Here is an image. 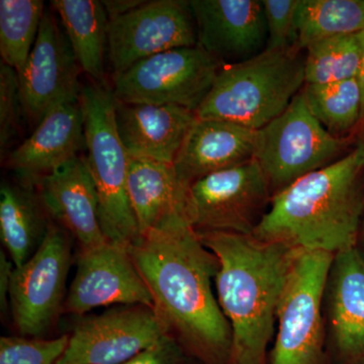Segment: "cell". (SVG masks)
Wrapping results in <instances>:
<instances>
[{"instance_id": "obj_13", "label": "cell", "mask_w": 364, "mask_h": 364, "mask_svg": "<svg viewBox=\"0 0 364 364\" xmlns=\"http://www.w3.org/2000/svg\"><path fill=\"white\" fill-rule=\"evenodd\" d=\"M112 305H140L155 311L152 294L128 249L107 242L79 252L77 269L64 308L66 312L85 315Z\"/></svg>"}, {"instance_id": "obj_14", "label": "cell", "mask_w": 364, "mask_h": 364, "mask_svg": "<svg viewBox=\"0 0 364 364\" xmlns=\"http://www.w3.org/2000/svg\"><path fill=\"white\" fill-rule=\"evenodd\" d=\"M51 9H45L37 40L25 68L18 74L23 112L38 124L50 107L78 93L81 87L80 66L58 16Z\"/></svg>"}, {"instance_id": "obj_36", "label": "cell", "mask_w": 364, "mask_h": 364, "mask_svg": "<svg viewBox=\"0 0 364 364\" xmlns=\"http://www.w3.org/2000/svg\"><path fill=\"white\" fill-rule=\"evenodd\" d=\"M359 235H360L361 239H363V243L364 245V218L363 223H360V228H359Z\"/></svg>"}, {"instance_id": "obj_26", "label": "cell", "mask_w": 364, "mask_h": 364, "mask_svg": "<svg viewBox=\"0 0 364 364\" xmlns=\"http://www.w3.org/2000/svg\"><path fill=\"white\" fill-rule=\"evenodd\" d=\"M306 51V85H329L358 77L363 57L360 33L318 41Z\"/></svg>"}, {"instance_id": "obj_19", "label": "cell", "mask_w": 364, "mask_h": 364, "mask_svg": "<svg viewBox=\"0 0 364 364\" xmlns=\"http://www.w3.org/2000/svg\"><path fill=\"white\" fill-rule=\"evenodd\" d=\"M46 212L78 241L80 250L107 243L85 158L77 156L33 184Z\"/></svg>"}, {"instance_id": "obj_30", "label": "cell", "mask_w": 364, "mask_h": 364, "mask_svg": "<svg viewBox=\"0 0 364 364\" xmlns=\"http://www.w3.org/2000/svg\"><path fill=\"white\" fill-rule=\"evenodd\" d=\"M23 112L18 72L0 63V150L1 157L11 140L18 135Z\"/></svg>"}, {"instance_id": "obj_10", "label": "cell", "mask_w": 364, "mask_h": 364, "mask_svg": "<svg viewBox=\"0 0 364 364\" xmlns=\"http://www.w3.org/2000/svg\"><path fill=\"white\" fill-rule=\"evenodd\" d=\"M71 263L69 233L50 222L39 247L23 267L14 268L9 309L20 334L39 337L54 322L63 301Z\"/></svg>"}, {"instance_id": "obj_23", "label": "cell", "mask_w": 364, "mask_h": 364, "mask_svg": "<svg viewBox=\"0 0 364 364\" xmlns=\"http://www.w3.org/2000/svg\"><path fill=\"white\" fill-rule=\"evenodd\" d=\"M81 70L104 82L105 55L109 47V16L97 0H53Z\"/></svg>"}, {"instance_id": "obj_31", "label": "cell", "mask_w": 364, "mask_h": 364, "mask_svg": "<svg viewBox=\"0 0 364 364\" xmlns=\"http://www.w3.org/2000/svg\"><path fill=\"white\" fill-rule=\"evenodd\" d=\"M193 356L176 337L166 334L124 364H196Z\"/></svg>"}, {"instance_id": "obj_21", "label": "cell", "mask_w": 364, "mask_h": 364, "mask_svg": "<svg viewBox=\"0 0 364 364\" xmlns=\"http://www.w3.org/2000/svg\"><path fill=\"white\" fill-rule=\"evenodd\" d=\"M257 131L221 119H196L173 163L191 188L203 177L245 164L255 157Z\"/></svg>"}, {"instance_id": "obj_27", "label": "cell", "mask_w": 364, "mask_h": 364, "mask_svg": "<svg viewBox=\"0 0 364 364\" xmlns=\"http://www.w3.org/2000/svg\"><path fill=\"white\" fill-rule=\"evenodd\" d=\"M306 105L321 124L336 138L353 129L361 119V95L358 80L329 85H305Z\"/></svg>"}, {"instance_id": "obj_5", "label": "cell", "mask_w": 364, "mask_h": 364, "mask_svg": "<svg viewBox=\"0 0 364 364\" xmlns=\"http://www.w3.org/2000/svg\"><path fill=\"white\" fill-rule=\"evenodd\" d=\"M86 165L95 184L98 217L105 239L128 248L141 238L129 198V156L116 124V98L105 82L81 86Z\"/></svg>"}, {"instance_id": "obj_8", "label": "cell", "mask_w": 364, "mask_h": 364, "mask_svg": "<svg viewBox=\"0 0 364 364\" xmlns=\"http://www.w3.org/2000/svg\"><path fill=\"white\" fill-rule=\"evenodd\" d=\"M224 65L198 45L172 49L114 76L112 92L124 104L177 105L196 112Z\"/></svg>"}, {"instance_id": "obj_29", "label": "cell", "mask_w": 364, "mask_h": 364, "mask_svg": "<svg viewBox=\"0 0 364 364\" xmlns=\"http://www.w3.org/2000/svg\"><path fill=\"white\" fill-rule=\"evenodd\" d=\"M267 26L265 51L296 49L299 35L296 18L299 0H263Z\"/></svg>"}, {"instance_id": "obj_12", "label": "cell", "mask_w": 364, "mask_h": 364, "mask_svg": "<svg viewBox=\"0 0 364 364\" xmlns=\"http://www.w3.org/2000/svg\"><path fill=\"white\" fill-rule=\"evenodd\" d=\"M166 334L153 309L114 306L78 320L57 364H124Z\"/></svg>"}, {"instance_id": "obj_3", "label": "cell", "mask_w": 364, "mask_h": 364, "mask_svg": "<svg viewBox=\"0 0 364 364\" xmlns=\"http://www.w3.org/2000/svg\"><path fill=\"white\" fill-rule=\"evenodd\" d=\"M363 173L352 151L301 177L273 195L253 236L333 255L356 247L364 210Z\"/></svg>"}, {"instance_id": "obj_17", "label": "cell", "mask_w": 364, "mask_h": 364, "mask_svg": "<svg viewBox=\"0 0 364 364\" xmlns=\"http://www.w3.org/2000/svg\"><path fill=\"white\" fill-rule=\"evenodd\" d=\"M80 92V91H79ZM78 93L50 107L32 135L7 158L23 183L33 184L85 148V117Z\"/></svg>"}, {"instance_id": "obj_1", "label": "cell", "mask_w": 364, "mask_h": 364, "mask_svg": "<svg viewBox=\"0 0 364 364\" xmlns=\"http://www.w3.org/2000/svg\"><path fill=\"white\" fill-rule=\"evenodd\" d=\"M170 335L207 364H229L231 327L213 291L219 261L191 226L142 236L128 248Z\"/></svg>"}, {"instance_id": "obj_16", "label": "cell", "mask_w": 364, "mask_h": 364, "mask_svg": "<svg viewBox=\"0 0 364 364\" xmlns=\"http://www.w3.org/2000/svg\"><path fill=\"white\" fill-rule=\"evenodd\" d=\"M326 338L342 364H364V256L334 255L323 299Z\"/></svg>"}, {"instance_id": "obj_20", "label": "cell", "mask_w": 364, "mask_h": 364, "mask_svg": "<svg viewBox=\"0 0 364 364\" xmlns=\"http://www.w3.org/2000/svg\"><path fill=\"white\" fill-rule=\"evenodd\" d=\"M117 133L129 156L173 164L196 112L177 105L124 104L116 100Z\"/></svg>"}, {"instance_id": "obj_33", "label": "cell", "mask_w": 364, "mask_h": 364, "mask_svg": "<svg viewBox=\"0 0 364 364\" xmlns=\"http://www.w3.org/2000/svg\"><path fill=\"white\" fill-rule=\"evenodd\" d=\"M104 4L107 16L109 18L122 14L129 13L136 7L142 6L144 2L141 0H114V1H102Z\"/></svg>"}, {"instance_id": "obj_2", "label": "cell", "mask_w": 364, "mask_h": 364, "mask_svg": "<svg viewBox=\"0 0 364 364\" xmlns=\"http://www.w3.org/2000/svg\"><path fill=\"white\" fill-rule=\"evenodd\" d=\"M196 233L219 261L215 284L231 327L229 364H265L296 249L253 235Z\"/></svg>"}, {"instance_id": "obj_11", "label": "cell", "mask_w": 364, "mask_h": 364, "mask_svg": "<svg viewBox=\"0 0 364 364\" xmlns=\"http://www.w3.org/2000/svg\"><path fill=\"white\" fill-rule=\"evenodd\" d=\"M107 55L114 76L159 53L198 46L189 1H145L129 13L109 20Z\"/></svg>"}, {"instance_id": "obj_32", "label": "cell", "mask_w": 364, "mask_h": 364, "mask_svg": "<svg viewBox=\"0 0 364 364\" xmlns=\"http://www.w3.org/2000/svg\"><path fill=\"white\" fill-rule=\"evenodd\" d=\"M14 264L7 257L4 250L0 252V306L2 313H6L9 309V291H11V279L14 272Z\"/></svg>"}, {"instance_id": "obj_9", "label": "cell", "mask_w": 364, "mask_h": 364, "mask_svg": "<svg viewBox=\"0 0 364 364\" xmlns=\"http://www.w3.org/2000/svg\"><path fill=\"white\" fill-rule=\"evenodd\" d=\"M272 196L267 176L256 159L203 177L189 188L193 229L252 235Z\"/></svg>"}, {"instance_id": "obj_35", "label": "cell", "mask_w": 364, "mask_h": 364, "mask_svg": "<svg viewBox=\"0 0 364 364\" xmlns=\"http://www.w3.org/2000/svg\"><path fill=\"white\" fill-rule=\"evenodd\" d=\"M354 151H355L359 163H360L361 166L364 168V130L360 134V136H359L358 144H356V148Z\"/></svg>"}, {"instance_id": "obj_4", "label": "cell", "mask_w": 364, "mask_h": 364, "mask_svg": "<svg viewBox=\"0 0 364 364\" xmlns=\"http://www.w3.org/2000/svg\"><path fill=\"white\" fill-rule=\"evenodd\" d=\"M299 52L264 51L223 66L196 117L260 130L286 111L306 85L305 58Z\"/></svg>"}, {"instance_id": "obj_15", "label": "cell", "mask_w": 364, "mask_h": 364, "mask_svg": "<svg viewBox=\"0 0 364 364\" xmlns=\"http://www.w3.org/2000/svg\"><path fill=\"white\" fill-rule=\"evenodd\" d=\"M198 45L223 64L252 59L267 50V26L259 0H191Z\"/></svg>"}, {"instance_id": "obj_24", "label": "cell", "mask_w": 364, "mask_h": 364, "mask_svg": "<svg viewBox=\"0 0 364 364\" xmlns=\"http://www.w3.org/2000/svg\"><path fill=\"white\" fill-rule=\"evenodd\" d=\"M299 51L336 36L364 31V0H299Z\"/></svg>"}, {"instance_id": "obj_7", "label": "cell", "mask_w": 364, "mask_h": 364, "mask_svg": "<svg viewBox=\"0 0 364 364\" xmlns=\"http://www.w3.org/2000/svg\"><path fill=\"white\" fill-rule=\"evenodd\" d=\"M342 148L343 140L332 136L313 116L301 90L286 111L257 131L254 159L275 195L332 164Z\"/></svg>"}, {"instance_id": "obj_18", "label": "cell", "mask_w": 364, "mask_h": 364, "mask_svg": "<svg viewBox=\"0 0 364 364\" xmlns=\"http://www.w3.org/2000/svg\"><path fill=\"white\" fill-rule=\"evenodd\" d=\"M189 188L173 164L130 157L128 193L141 237L193 227Z\"/></svg>"}, {"instance_id": "obj_34", "label": "cell", "mask_w": 364, "mask_h": 364, "mask_svg": "<svg viewBox=\"0 0 364 364\" xmlns=\"http://www.w3.org/2000/svg\"><path fill=\"white\" fill-rule=\"evenodd\" d=\"M361 43H363V57H361L360 66L358 74V80L359 90L361 95V119L360 122H364V31L360 33Z\"/></svg>"}, {"instance_id": "obj_25", "label": "cell", "mask_w": 364, "mask_h": 364, "mask_svg": "<svg viewBox=\"0 0 364 364\" xmlns=\"http://www.w3.org/2000/svg\"><path fill=\"white\" fill-rule=\"evenodd\" d=\"M42 0L0 1V54L6 65L21 74L39 33L45 11Z\"/></svg>"}, {"instance_id": "obj_28", "label": "cell", "mask_w": 364, "mask_h": 364, "mask_svg": "<svg viewBox=\"0 0 364 364\" xmlns=\"http://www.w3.org/2000/svg\"><path fill=\"white\" fill-rule=\"evenodd\" d=\"M68 342L67 335L49 340L4 336L0 338V364H57Z\"/></svg>"}, {"instance_id": "obj_6", "label": "cell", "mask_w": 364, "mask_h": 364, "mask_svg": "<svg viewBox=\"0 0 364 364\" xmlns=\"http://www.w3.org/2000/svg\"><path fill=\"white\" fill-rule=\"evenodd\" d=\"M334 255L296 250L277 310L270 364H322L323 299Z\"/></svg>"}, {"instance_id": "obj_22", "label": "cell", "mask_w": 364, "mask_h": 364, "mask_svg": "<svg viewBox=\"0 0 364 364\" xmlns=\"http://www.w3.org/2000/svg\"><path fill=\"white\" fill-rule=\"evenodd\" d=\"M32 184L4 183L0 188V237L16 268L32 257L44 239L49 223Z\"/></svg>"}]
</instances>
